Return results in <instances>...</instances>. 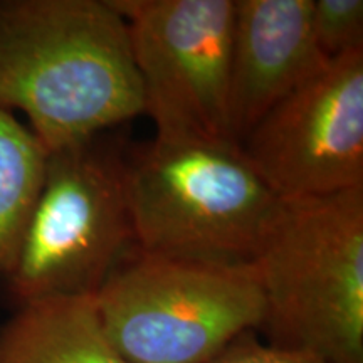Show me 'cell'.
Here are the masks:
<instances>
[{"mask_svg":"<svg viewBox=\"0 0 363 363\" xmlns=\"http://www.w3.org/2000/svg\"><path fill=\"white\" fill-rule=\"evenodd\" d=\"M0 108L49 152L145 113L128 26L111 0H0Z\"/></svg>","mask_w":363,"mask_h":363,"instance_id":"6da1fadb","label":"cell"},{"mask_svg":"<svg viewBox=\"0 0 363 363\" xmlns=\"http://www.w3.org/2000/svg\"><path fill=\"white\" fill-rule=\"evenodd\" d=\"M252 266L266 343L363 363V187L281 201Z\"/></svg>","mask_w":363,"mask_h":363,"instance_id":"7a4b0ae2","label":"cell"},{"mask_svg":"<svg viewBox=\"0 0 363 363\" xmlns=\"http://www.w3.org/2000/svg\"><path fill=\"white\" fill-rule=\"evenodd\" d=\"M135 247L220 266L252 264L281 207L239 145L163 142L126 152Z\"/></svg>","mask_w":363,"mask_h":363,"instance_id":"3957f363","label":"cell"},{"mask_svg":"<svg viewBox=\"0 0 363 363\" xmlns=\"http://www.w3.org/2000/svg\"><path fill=\"white\" fill-rule=\"evenodd\" d=\"M135 247L126 153L103 133L49 152L38 201L4 278L16 306L96 294Z\"/></svg>","mask_w":363,"mask_h":363,"instance_id":"277c9868","label":"cell"},{"mask_svg":"<svg viewBox=\"0 0 363 363\" xmlns=\"http://www.w3.org/2000/svg\"><path fill=\"white\" fill-rule=\"evenodd\" d=\"M94 303L104 333L130 363H208L264 318L252 264L172 259L136 247Z\"/></svg>","mask_w":363,"mask_h":363,"instance_id":"5b68a950","label":"cell"},{"mask_svg":"<svg viewBox=\"0 0 363 363\" xmlns=\"http://www.w3.org/2000/svg\"><path fill=\"white\" fill-rule=\"evenodd\" d=\"M111 4L128 26L143 115L152 118L155 138L235 143L229 120L234 0Z\"/></svg>","mask_w":363,"mask_h":363,"instance_id":"8992f818","label":"cell"},{"mask_svg":"<svg viewBox=\"0 0 363 363\" xmlns=\"http://www.w3.org/2000/svg\"><path fill=\"white\" fill-rule=\"evenodd\" d=\"M239 147L281 201L363 187V49L299 84Z\"/></svg>","mask_w":363,"mask_h":363,"instance_id":"52a82bcc","label":"cell"},{"mask_svg":"<svg viewBox=\"0 0 363 363\" xmlns=\"http://www.w3.org/2000/svg\"><path fill=\"white\" fill-rule=\"evenodd\" d=\"M311 30V0H234L229 120L240 145L261 118L328 65Z\"/></svg>","mask_w":363,"mask_h":363,"instance_id":"ba28073f","label":"cell"},{"mask_svg":"<svg viewBox=\"0 0 363 363\" xmlns=\"http://www.w3.org/2000/svg\"><path fill=\"white\" fill-rule=\"evenodd\" d=\"M0 363H130L99 321L94 294L17 306L0 326Z\"/></svg>","mask_w":363,"mask_h":363,"instance_id":"9c48e42d","label":"cell"},{"mask_svg":"<svg viewBox=\"0 0 363 363\" xmlns=\"http://www.w3.org/2000/svg\"><path fill=\"white\" fill-rule=\"evenodd\" d=\"M48 150L12 111L0 108V278L11 271L44 182Z\"/></svg>","mask_w":363,"mask_h":363,"instance_id":"30bf717a","label":"cell"},{"mask_svg":"<svg viewBox=\"0 0 363 363\" xmlns=\"http://www.w3.org/2000/svg\"><path fill=\"white\" fill-rule=\"evenodd\" d=\"M311 30L326 61L363 49V2L311 0Z\"/></svg>","mask_w":363,"mask_h":363,"instance_id":"8fae6325","label":"cell"},{"mask_svg":"<svg viewBox=\"0 0 363 363\" xmlns=\"http://www.w3.org/2000/svg\"><path fill=\"white\" fill-rule=\"evenodd\" d=\"M208 363H328L311 353L286 350L261 342L256 331H244Z\"/></svg>","mask_w":363,"mask_h":363,"instance_id":"7c38bea8","label":"cell"}]
</instances>
